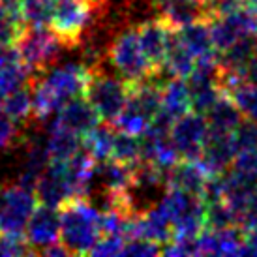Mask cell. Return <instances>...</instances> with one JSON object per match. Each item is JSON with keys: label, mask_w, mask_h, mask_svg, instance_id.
<instances>
[{"label": "cell", "mask_w": 257, "mask_h": 257, "mask_svg": "<svg viewBox=\"0 0 257 257\" xmlns=\"http://www.w3.org/2000/svg\"><path fill=\"white\" fill-rule=\"evenodd\" d=\"M90 72L83 62H66L49 66L30 81L32 92V116L36 120H47L66 101L85 96Z\"/></svg>", "instance_id": "cell-1"}, {"label": "cell", "mask_w": 257, "mask_h": 257, "mask_svg": "<svg viewBox=\"0 0 257 257\" xmlns=\"http://www.w3.org/2000/svg\"><path fill=\"white\" fill-rule=\"evenodd\" d=\"M60 242L70 255L90 253L101 236V212L88 197H72L58 207Z\"/></svg>", "instance_id": "cell-2"}, {"label": "cell", "mask_w": 257, "mask_h": 257, "mask_svg": "<svg viewBox=\"0 0 257 257\" xmlns=\"http://www.w3.org/2000/svg\"><path fill=\"white\" fill-rule=\"evenodd\" d=\"M107 60L113 66L114 73L130 85L141 83L152 73V66L145 57L134 25H126L113 34L107 47Z\"/></svg>", "instance_id": "cell-3"}, {"label": "cell", "mask_w": 257, "mask_h": 257, "mask_svg": "<svg viewBox=\"0 0 257 257\" xmlns=\"http://www.w3.org/2000/svg\"><path fill=\"white\" fill-rule=\"evenodd\" d=\"M158 207L164 210L167 220L171 221L173 238H195L205 227V201L201 195L167 188L158 201Z\"/></svg>", "instance_id": "cell-4"}, {"label": "cell", "mask_w": 257, "mask_h": 257, "mask_svg": "<svg viewBox=\"0 0 257 257\" xmlns=\"http://www.w3.org/2000/svg\"><path fill=\"white\" fill-rule=\"evenodd\" d=\"M98 17L100 14L90 0H57L49 27L66 49H73L81 45L86 30Z\"/></svg>", "instance_id": "cell-5"}, {"label": "cell", "mask_w": 257, "mask_h": 257, "mask_svg": "<svg viewBox=\"0 0 257 257\" xmlns=\"http://www.w3.org/2000/svg\"><path fill=\"white\" fill-rule=\"evenodd\" d=\"M14 45L21 62L32 72V75H38L55 64L62 49H66L51 27H23Z\"/></svg>", "instance_id": "cell-6"}, {"label": "cell", "mask_w": 257, "mask_h": 257, "mask_svg": "<svg viewBox=\"0 0 257 257\" xmlns=\"http://www.w3.org/2000/svg\"><path fill=\"white\" fill-rule=\"evenodd\" d=\"M130 83L122 77L107 73L103 68L92 70L85 90V98L100 114L101 122L113 124L128 100Z\"/></svg>", "instance_id": "cell-7"}, {"label": "cell", "mask_w": 257, "mask_h": 257, "mask_svg": "<svg viewBox=\"0 0 257 257\" xmlns=\"http://www.w3.org/2000/svg\"><path fill=\"white\" fill-rule=\"evenodd\" d=\"M38 205L36 192L19 182L0 184V235H25Z\"/></svg>", "instance_id": "cell-8"}, {"label": "cell", "mask_w": 257, "mask_h": 257, "mask_svg": "<svg viewBox=\"0 0 257 257\" xmlns=\"http://www.w3.org/2000/svg\"><path fill=\"white\" fill-rule=\"evenodd\" d=\"M169 137L179 152L180 160H197L208 137V124L205 114L188 111L186 114L175 118L169 130Z\"/></svg>", "instance_id": "cell-9"}, {"label": "cell", "mask_w": 257, "mask_h": 257, "mask_svg": "<svg viewBox=\"0 0 257 257\" xmlns=\"http://www.w3.org/2000/svg\"><path fill=\"white\" fill-rule=\"evenodd\" d=\"M208 27L216 51L220 53L242 38L253 36L257 29V17L246 8H238L231 14L208 19Z\"/></svg>", "instance_id": "cell-10"}, {"label": "cell", "mask_w": 257, "mask_h": 257, "mask_svg": "<svg viewBox=\"0 0 257 257\" xmlns=\"http://www.w3.org/2000/svg\"><path fill=\"white\" fill-rule=\"evenodd\" d=\"M25 238L32 248V253H40L43 248L60 240V212L57 207L38 203L34 212L30 214Z\"/></svg>", "instance_id": "cell-11"}, {"label": "cell", "mask_w": 257, "mask_h": 257, "mask_svg": "<svg viewBox=\"0 0 257 257\" xmlns=\"http://www.w3.org/2000/svg\"><path fill=\"white\" fill-rule=\"evenodd\" d=\"M137 34H139V42L145 51V57L152 66V70H156L164 64L169 45L173 42V32L175 30L162 19V17H150L147 21L136 25Z\"/></svg>", "instance_id": "cell-12"}, {"label": "cell", "mask_w": 257, "mask_h": 257, "mask_svg": "<svg viewBox=\"0 0 257 257\" xmlns=\"http://www.w3.org/2000/svg\"><path fill=\"white\" fill-rule=\"evenodd\" d=\"M244 231L236 225L223 229L203 227L195 236L197 255H242Z\"/></svg>", "instance_id": "cell-13"}, {"label": "cell", "mask_w": 257, "mask_h": 257, "mask_svg": "<svg viewBox=\"0 0 257 257\" xmlns=\"http://www.w3.org/2000/svg\"><path fill=\"white\" fill-rule=\"evenodd\" d=\"M55 114L57 116L53 122L64 126L81 137H85L101 122L100 114L96 113V109L90 105V101L86 100L85 96H77V98L66 101Z\"/></svg>", "instance_id": "cell-14"}, {"label": "cell", "mask_w": 257, "mask_h": 257, "mask_svg": "<svg viewBox=\"0 0 257 257\" xmlns=\"http://www.w3.org/2000/svg\"><path fill=\"white\" fill-rule=\"evenodd\" d=\"M212 175L205 169V165L197 160H179L173 165L169 171L165 173V180H167V188H177V190H184V192L201 195L208 179Z\"/></svg>", "instance_id": "cell-15"}, {"label": "cell", "mask_w": 257, "mask_h": 257, "mask_svg": "<svg viewBox=\"0 0 257 257\" xmlns=\"http://www.w3.org/2000/svg\"><path fill=\"white\" fill-rule=\"evenodd\" d=\"M235 154L236 152L233 143H231V134L208 132L207 141L201 150L199 162L214 177V175H221L223 171H227L235 160Z\"/></svg>", "instance_id": "cell-16"}, {"label": "cell", "mask_w": 257, "mask_h": 257, "mask_svg": "<svg viewBox=\"0 0 257 257\" xmlns=\"http://www.w3.org/2000/svg\"><path fill=\"white\" fill-rule=\"evenodd\" d=\"M175 36L186 49L192 53L195 60H208L218 57V51L214 47L210 27L207 19H197L175 30Z\"/></svg>", "instance_id": "cell-17"}, {"label": "cell", "mask_w": 257, "mask_h": 257, "mask_svg": "<svg viewBox=\"0 0 257 257\" xmlns=\"http://www.w3.org/2000/svg\"><path fill=\"white\" fill-rule=\"evenodd\" d=\"M205 118H207V124H208V132H214V134H231L244 116L240 113L238 105L235 103V100L231 98V94L221 92L218 96V100L207 109Z\"/></svg>", "instance_id": "cell-18"}, {"label": "cell", "mask_w": 257, "mask_h": 257, "mask_svg": "<svg viewBox=\"0 0 257 257\" xmlns=\"http://www.w3.org/2000/svg\"><path fill=\"white\" fill-rule=\"evenodd\" d=\"M154 6L158 17H162L173 30L197 19H205L203 6L197 0H154Z\"/></svg>", "instance_id": "cell-19"}, {"label": "cell", "mask_w": 257, "mask_h": 257, "mask_svg": "<svg viewBox=\"0 0 257 257\" xmlns=\"http://www.w3.org/2000/svg\"><path fill=\"white\" fill-rule=\"evenodd\" d=\"M45 149L51 160H68L83 150V137L70 132L68 128L60 126L57 122H51L45 132Z\"/></svg>", "instance_id": "cell-20"}, {"label": "cell", "mask_w": 257, "mask_h": 257, "mask_svg": "<svg viewBox=\"0 0 257 257\" xmlns=\"http://www.w3.org/2000/svg\"><path fill=\"white\" fill-rule=\"evenodd\" d=\"M160 94H162L160 111L173 120L192 111V96H190V88L184 77H169L162 85Z\"/></svg>", "instance_id": "cell-21"}, {"label": "cell", "mask_w": 257, "mask_h": 257, "mask_svg": "<svg viewBox=\"0 0 257 257\" xmlns=\"http://www.w3.org/2000/svg\"><path fill=\"white\" fill-rule=\"evenodd\" d=\"M0 109L21 128L27 126L29 118H32V92H30V85L15 88L12 92H8L2 100Z\"/></svg>", "instance_id": "cell-22"}, {"label": "cell", "mask_w": 257, "mask_h": 257, "mask_svg": "<svg viewBox=\"0 0 257 257\" xmlns=\"http://www.w3.org/2000/svg\"><path fill=\"white\" fill-rule=\"evenodd\" d=\"M113 137H114V126L113 124H98L92 132H88L83 137V150L94 162H103L111 158V147H113Z\"/></svg>", "instance_id": "cell-23"}, {"label": "cell", "mask_w": 257, "mask_h": 257, "mask_svg": "<svg viewBox=\"0 0 257 257\" xmlns=\"http://www.w3.org/2000/svg\"><path fill=\"white\" fill-rule=\"evenodd\" d=\"M195 58L192 57V53L186 49L184 45L177 40L175 32H173V42L169 45V51H167V57L164 60V68L169 72V75L173 77H188L192 70L195 68Z\"/></svg>", "instance_id": "cell-24"}, {"label": "cell", "mask_w": 257, "mask_h": 257, "mask_svg": "<svg viewBox=\"0 0 257 257\" xmlns=\"http://www.w3.org/2000/svg\"><path fill=\"white\" fill-rule=\"evenodd\" d=\"M111 158L128 165L139 164L141 162V141H139V137L114 128Z\"/></svg>", "instance_id": "cell-25"}, {"label": "cell", "mask_w": 257, "mask_h": 257, "mask_svg": "<svg viewBox=\"0 0 257 257\" xmlns=\"http://www.w3.org/2000/svg\"><path fill=\"white\" fill-rule=\"evenodd\" d=\"M55 0H21V19L25 27H49Z\"/></svg>", "instance_id": "cell-26"}, {"label": "cell", "mask_w": 257, "mask_h": 257, "mask_svg": "<svg viewBox=\"0 0 257 257\" xmlns=\"http://www.w3.org/2000/svg\"><path fill=\"white\" fill-rule=\"evenodd\" d=\"M203 221H205V227L210 229H223V227H231V225H236L235 214L223 199H212V201H205V216H203Z\"/></svg>", "instance_id": "cell-27"}, {"label": "cell", "mask_w": 257, "mask_h": 257, "mask_svg": "<svg viewBox=\"0 0 257 257\" xmlns=\"http://www.w3.org/2000/svg\"><path fill=\"white\" fill-rule=\"evenodd\" d=\"M227 94H231L244 118L257 122V83H240Z\"/></svg>", "instance_id": "cell-28"}, {"label": "cell", "mask_w": 257, "mask_h": 257, "mask_svg": "<svg viewBox=\"0 0 257 257\" xmlns=\"http://www.w3.org/2000/svg\"><path fill=\"white\" fill-rule=\"evenodd\" d=\"M231 143L235 147V152L257 149V122L242 118L238 126L231 132Z\"/></svg>", "instance_id": "cell-29"}, {"label": "cell", "mask_w": 257, "mask_h": 257, "mask_svg": "<svg viewBox=\"0 0 257 257\" xmlns=\"http://www.w3.org/2000/svg\"><path fill=\"white\" fill-rule=\"evenodd\" d=\"M23 21L0 4V43H14L23 30Z\"/></svg>", "instance_id": "cell-30"}, {"label": "cell", "mask_w": 257, "mask_h": 257, "mask_svg": "<svg viewBox=\"0 0 257 257\" xmlns=\"http://www.w3.org/2000/svg\"><path fill=\"white\" fill-rule=\"evenodd\" d=\"M162 253V246L152 242L149 238L143 236H130L124 242L120 255H136V257H150V255H160Z\"/></svg>", "instance_id": "cell-31"}, {"label": "cell", "mask_w": 257, "mask_h": 257, "mask_svg": "<svg viewBox=\"0 0 257 257\" xmlns=\"http://www.w3.org/2000/svg\"><path fill=\"white\" fill-rule=\"evenodd\" d=\"M23 128L15 124L2 109H0V152L12 149L23 139Z\"/></svg>", "instance_id": "cell-32"}, {"label": "cell", "mask_w": 257, "mask_h": 257, "mask_svg": "<svg viewBox=\"0 0 257 257\" xmlns=\"http://www.w3.org/2000/svg\"><path fill=\"white\" fill-rule=\"evenodd\" d=\"M124 242H126V236L122 235H109V233H103V235L96 240V244L90 250V255H101V257H113V255H120L122 248H124Z\"/></svg>", "instance_id": "cell-33"}, {"label": "cell", "mask_w": 257, "mask_h": 257, "mask_svg": "<svg viewBox=\"0 0 257 257\" xmlns=\"http://www.w3.org/2000/svg\"><path fill=\"white\" fill-rule=\"evenodd\" d=\"M229 169L240 173L248 179L257 180V149L244 150V152H236L235 160Z\"/></svg>", "instance_id": "cell-34"}, {"label": "cell", "mask_w": 257, "mask_h": 257, "mask_svg": "<svg viewBox=\"0 0 257 257\" xmlns=\"http://www.w3.org/2000/svg\"><path fill=\"white\" fill-rule=\"evenodd\" d=\"M201 6H203V15L208 21V19L231 14L238 8H242V0H205Z\"/></svg>", "instance_id": "cell-35"}, {"label": "cell", "mask_w": 257, "mask_h": 257, "mask_svg": "<svg viewBox=\"0 0 257 257\" xmlns=\"http://www.w3.org/2000/svg\"><path fill=\"white\" fill-rule=\"evenodd\" d=\"M19 58V53L15 49L14 43H0V70H4L6 66L14 64Z\"/></svg>", "instance_id": "cell-36"}, {"label": "cell", "mask_w": 257, "mask_h": 257, "mask_svg": "<svg viewBox=\"0 0 257 257\" xmlns=\"http://www.w3.org/2000/svg\"><path fill=\"white\" fill-rule=\"evenodd\" d=\"M242 255H257V225L244 231Z\"/></svg>", "instance_id": "cell-37"}, {"label": "cell", "mask_w": 257, "mask_h": 257, "mask_svg": "<svg viewBox=\"0 0 257 257\" xmlns=\"http://www.w3.org/2000/svg\"><path fill=\"white\" fill-rule=\"evenodd\" d=\"M4 96H6V94L2 92V88H0V105H2V100H4Z\"/></svg>", "instance_id": "cell-38"}, {"label": "cell", "mask_w": 257, "mask_h": 257, "mask_svg": "<svg viewBox=\"0 0 257 257\" xmlns=\"http://www.w3.org/2000/svg\"><path fill=\"white\" fill-rule=\"evenodd\" d=\"M197 2H199V4H203V2H205V0H197Z\"/></svg>", "instance_id": "cell-39"}, {"label": "cell", "mask_w": 257, "mask_h": 257, "mask_svg": "<svg viewBox=\"0 0 257 257\" xmlns=\"http://www.w3.org/2000/svg\"><path fill=\"white\" fill-rule=\"evenodd\" d=\"M253 36H255V40H257V29H255V34H253Z\"/></svg>", "instance_id": "cell-40"}]
</instances>
